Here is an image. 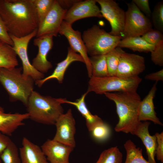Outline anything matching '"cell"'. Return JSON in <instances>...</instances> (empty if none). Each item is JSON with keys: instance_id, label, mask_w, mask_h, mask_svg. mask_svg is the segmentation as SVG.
Listing matches in <instances>:
<instances>
[{"instance_id": "cell-34", "label": "cell", "mask_w": 163, "mask_h": 163, "mask_svg": "<svg viewBox=\"0 0 163 163\" xmlns=\"http://www.w3.org/2000/svg\"><path fill=\"white\" fill-rule=\"evenodd\" d=\"M151 53V59L156 65L163 66V42L155 46Z\"/></svg>"}, {"instance_id": "cell-40", "label": "cell", "mask_w": 163, "mask_h": 163, "mask_svg": "<svg viewBox=\"0 0 163 163\" xmlns=\"http://www.w3.org/2000/svg\"><path fill=\"white\" fill-rule=\"evenodd\" d=\"M59 4L62 8L65 6V7H71L75 3L78 2V0H57Z\"/></svg>"}, {"instance_id": "cell-42", "label": "cell", "mask_w": 163, "mask_h": 163, "mask_svg": "<svg viewBox=\"0 0 163 163\" xmlns=\"http://www.w3.org/2000/svg\"><path fill=\"white\" fill-rule=\"evenodd\" d=\"M1 42V41L0 40V42Z\"/></svg>"}, {"instance_id": "cell-6", "label": "cell", "mask_w": 163, "mask_h": 163, "mask_svg": "<svg viewBox=\"0 0 163 163\" xmlns=\"http://www.w3.org/2000/svg\"><path fill=\"white\" fill-rule=\"evenodd\" d=\"M139 76L130 78L117 76L96 77L92 76L88 82L87 92L93 91L97 94L110 92L136 91L142 81Z\"/></svg>"}, {"instance_id": "cell-10", "label": "cell", "mask_w": 163, "mask_h": 163, "mask_svg": "<svg viewBox=\"0 0 163 163\" xmlns=\"http://www.w3.org/2000/svg\"><path fill=\"white\" fill-rule=\"evenodd\" d=\"M67 10L62 8L57 0H55L49 11L39 25L36 37L46 35L56 37Z\"/></svg>"}, {"instance_id": "cell-35", "label": "cell", "mask_w": 163, "mask_h": 163, "mask_svg": "<svg viewBox=\"0 0 163 163\" xmlns=\"http://www.w3.org/2000/svg\"><path fill=\"white\" fill-rule=\"evenodd\" d=\"M156 138L157 145L155 155L157 159L163 162V133H156L155 134Z\"/></svg>"}, {"instance_id": "cell-28", "label": "cell", "mask_w": 163, "mask_h": 163, "mask_svg": "<svg viewBox=\"0 0 163 163\" xmlns=\"http://www.w3.org/2000/svg\"><path fill=\"white\" fill-rule=\"evenodd\" d=\"M123 155L117 146L104 151L95 163H122Z\"/></svg>"}, {"instance_id": "cell-33", "label": "cell", "mask_w": 163, "mask_h": 163, "mask_svg": "<svg viewBox=\"0 0 163 163\" xmlns=\"http://www.w3.org/2000/svg\"><path fill=\"white\" fill-rule=\"evenodd\" d=\"M162 33L159 30L152 29L141 37L149 43L155 46L163 42Z\"/></svg>"}, {"instance_id": "cell-17", "label": "cell", "mask_w": 163, "mask_h": 163, "mask_svg": "<svg viewBox=\"0 0 163 163\" xmlns=\"http://www.w3.org/2000/svg\"><path fill=\"white\" fill-rule=\"evenodd\" d=\"M28 113H7L4 108L0 106V132L11 136L19 127L24 125V120L29 118Z\"/></svg>"}, {"instance_id": "cell-19", "label": "cell", "mask_w": 163, "mask_h": 163, "mask_svg": "<svg viewBox=\"0 0 163 163\" xmlns=\"http://www.w3.org/2000/svg\"><path fill=\"white\" fill-rule=\"evenodd\" d=\"M157 82L153 85L147 95L141 101L139 107V119L140 121L150 120L155 124L163 125L157 117L153 99L157 90Z\"/></svg>"}, {"instance_id": "cell-15", "label": "cell", "mask_w": 163, "mask_h": 163, "mask_svg": "<svg viewBox=\"0 0 163 163\" xmlns=\"http://www.w3.org/2000/svg\"><path fill=\"white\" fill-rule=\"evenodd\" d=\"M53 37L50 35H45L36 37L34 40V44L38 50L31 64L36 70L43 74L47 72L53 67L51 62L47 60V56L53 46Z\"/></svg>"}, {"instance_id": "cell-9", "label": "cell", "mask_w": 163, "mask_h": 163, "mask_svg": "<svg viewBox=\"0 0 163 163\" xmlns=\"http://www.w3.org/2000/svg\"><path fill=\"white\" fill-rule=\"evenodd\" d=\"M101 7L103 17L110 24L111 30L109 33L116 36L122 35L124 28L125 11L113 0H96Z\"/></svg>"}, {"instance_id": "cell-38", "label": "cell", "mask_w": 163, "mask_h": 163, "mask_svg": "<svg viewBox=\"0 0 163 163\" xmlns=\"http://www.w3.org/2000/svg\"><path fill=\"white\" fill-rule=\"evenodd\" d=\"M12 141L8 136L0 132V156Z\"/></svg>"}, {"instance_id": "cell-11", "label": "cell", "mask_w": 163, "mask_h": 163, "mask_svg": "<svg viewBox=\"0 0 163 163\" xmlns=\"http://www.w3.org/2000/svg\"><path fill=\"white\" fill-rule=\"evenodd\" d=\"M145 68V59L143 56L125 52L120 56L115 76L124 78L136 77Z\"/></svg>"}, {"instance_id": "cell-36", "label": "cell", "mask_w": 163, "mask_h": 163, "mask_svg": "<svg viewBox=\"0 0 163 163\" xmlns=\"http://www.w3.org/2000/svg\"><path fill=\"white\" fill-rule=\"evenodd\" d=\"M139 9L147 17L151 16L152 12L148 0H133L132 1Z\"/></svg>"}, {"instance_id": "cell-30", "label": "cell", "mask_w": 163, "mask_h": 163, "mask_svg": "<svg viewBox=\"0 0 163 163\" xmlns=\"http://www.w3.org/2000/svg\"><path fill=\"white\" fill-rule=\"evenodd\" d=\"M54 1L55 0H32L36 8L39 25L49 11Z\"/></svg>"}, {"instance_id": "cell-31", "label": "cell", "mask_w": 163, "mask_h": 163, "mask_svg": "<svg viewBox=\"0 0 163 163\" xmlns=\"http://www.w3.org/2000/svg\"><path fill=\"white\" fill-rule=\"evenodd\" d=\"M90 132L93 138L99 142L107 140L111 133L109 126L104 122L95 126Z\"/></svg>"}, {"instance_id": "cell-5", "label": "cell", "mask_w": 163, "mask_h": 163, "mask_svg": "<svg viewBox=\"0 0 163 163\" xmlns=\"http://www.w3.org/2000/svg\"><path fill=\"white\" fill-rule=\"evenodd\" d=\"M82 38L91 56L106 54L117 47L122 39L121 36L112 35L96 25L85 30Z\"/></svg>"}, {"instance_id": "cell-18", "label": "cell", "mask_w": 163, "mask_h": 163, "mask_svg": "<svg viewBox=\"0 0 163 163\" xmlns=\"http://www.w3.org/2000/svg\"><path fill=\"white\" fill-rule=\"evenodd\" d=\"M19 153L21 163H48L41 148L26 137L22 139Z\"/></svg>"}, {"instance_id": "cell-41", "label": "cell", "mask_w": 163, "mask_h": 163, "mask_svg": "<svg viewBox=\"0 0 163 163\" xmlns=\"http://www.w3.org/2000/svg\"><path fill=\"white\" fill-rule=\"evenodd\" d=\"M0 163H2V161L0 159Z\"/></svg>"}, {"instance_id": "cell-7", "label": "cell", "mask_w": 163, "mask_h": 163, "mask_svg": "<svg viewBox=\"0 0 163 163\" xmlns=\"http://www.w3.org/2000/svg\"><path fill=\"white\" fill-rule=\"evenodd\" d=\"M126 3L127 9L125 11V24L122 39L142 36L152 29L149 19L133 2Z\"/></svg>"}, {"instance_id": "cell-29", "label": "cell", "mask_w": 163, "mask_h": 163, "mask_svg": "<svg viewBox=\"0 0 163 163\" xmlns=\"http://www.w3.org/2000/svg\"><path fill=\"white\" fill-rule=\"evenodd\" d=\"M0 158L4 163H21L18 147L12 141L4 150Z\"/></svg>"}, {"instance_id": "cell-25", "label": "cell", "mask_w": 163, "mask_h": 163, "mask_svg": "<svg viewBox=\"0 0 163 163\" xmlns=\"http://www.w3.org/2000/svg\"><path fill=\"white\" fill-rule=\"evenodd\" d=\"M124 146L126 154L124 163H150L143 157L142 149L137 147L131 140H127Z\"/></svg>"}, {"instance_id": "cell-27", "label": "cell", "mask_w": 163, "mask_h": 163, "mask_svg": "<svg viewBox=\"0 0 163 163\" xmlns=\"http://www.w3.org/2000/svg\"><path fill=\"white\" fill-rule=\"evenodd\" d=\"M125 52L122 48L117 46L106 54L108 76L116 75L120 58Z\"/></svg>"}, {"instance_id": "cell-20", "label": "cell", "mask_w": 163, "mask_h": 163, "mask_svg": "<svg viewBox=\"0 0 163 163\" xmlns=\"http://www.w3.org/2000/svg\"><path fill=\"white\" fill-rule=\"evenodd\" d=\"M75 61H80L84 63L82 57L69 47L66 57L64 60L57 64L52 73L43 79L35 81L36 84L38 87H40L46 81L52 79H56L59 83H62L67 68L72 62Z\"/></svg>"}, {"instance_id": "cell-12", "label": "cell", "mask_w": 163, "mask_h": 163, "mask_svg": "<svg viewBox=\"0 0 163 163\" xmlns=\"http://www.w3.org/2000/svg\"><path fill=\"white\" fill-rule=\"evenodd\" d=\"M59 33L66 37L70 45V48L75 52L78 53L82 57L87 68L88 76L90 78L92 76V66L81 33L74 30L72 25L63 21Z\"/></svg>"}, {"instance_id": "cell-26", "label": "cell", "mask_w": 163, "mask_h": 163, "mask_svg": "<svg viewBox=\"0 0 163 163\" xmlns=\"http://www.w3.org/2000/svg\"><path fill=\"white\" fill-rule=\"evenodd\" d=\"M92 66V76L98 78L108 76L106 54L89 57Z\"/></svg>"}, {"instance_id": "cell-2", "label": "cell", "mask_w": 163, "mask_h": 163, "mask_svg": "<svg viewBox=\"0 0 163 163\" xmlns=\"http://www.w3.org/2000/svg\"><path fill=\"white\" fill-rule=\"evenodd\" d=\"M113 101L116 108L119 121L114 129L117 132L131 134L140 123L139 110L141 97L136 91L104 93Z\"/></svg>"}, {"instance_id": "cell-4", "label": "cell", "mask_w": 163, "mask_h": 163, "mask_svg": "<svg viewBox=\"0 0 163 163\" xmlns=\"http://www.w3.org/2000/svg\"><path fill=\"white\" fill-rule=\"evenodd\" d=\"M59 98L41 95L33 91L27 106L29 118L44 124L55 125L59 117L64 113Z\"/></svg>"}, {"instance_id": "cell-37", "label": "cell", "mask_w": 163, "mask_h": 163, "mask_svg": "<svg viewBox=\"0 0 163 163\" xmlns=\"http://www.w3.org/2000/svg\"><path fill=\"white\" fill-rule=\"evenodd\" d=\"M0 40L13 46V43L0 16Z\"/></svg>"}, {"instance_id": "cell-22", "label": "cell", "mask_w": 163, "mask_h": 163, "mask_svg": "<svg viewBox=\"0 0 163 163\" xmlns=\"http://www.w3.org/2000/svg\"><path fill=\"white\" fill-rule=\"evenodd\" d=\"M88 93L83 94L79 99L75 101L67 100L66 98H59L61 103H67L75 106L82 116L85 118L87 128L89 131L98 124L103 121L102 119L96 115H93L88 109L86 104L85 99Z\"/></svg>"}, {"instance_id": "cell-23", "label": "cell", "mask_w": 163, "mask_h": 163, "mask_svg": "<svg viewBox=\"0 0 163 163\" xmlns=\"http://www.w3.org/2000/svg\"><path fill=\"white\" fill-rule=\"evenodd\" d=\"M121 48L129 49L133 51L151 53L155 46L145 40L141 36L133 37L122 39L117 46Z\"/></svg>"}, {"instance_id": "cell-13", "label": "cell", "mask_w": 163, "mask_h": 163, "mask_svg": "<svg viewBox=\"0 0 163 163\" xmlns=\"http://www.w3.org/2000/svg\"><path fill=\"white\" fill-rule=\"evenodd\" d=\"M55 125L56 132L53 139L74 148L75 122L71 109H69L66 113L61 115Z\"/></svg>"}, {"instance_id": "cell-1", "label": "cell", "mask_w": 163, "mask_h": 163, "mask_svg": "<svg viewBox=\"0 0 163 163\" xmlns=\"http://www.w3.org/2000/svg\"><path fill=\"white\" fill-rule=\"evenodd\" d=\"M0 16L9 34L17 37L27 35L39 26L32 0H0Z\"/></svg>"}, {"instance_id": "cell-16", "label": "cell", "mask_w": 163, "mask_h": 163, "mask_svg": "<svg viewBox=\"0 0 163 163\" xmlns=\"http://www.w3.org/2000/svg\"><path fill=\"white\" fill-rule=\"evenodd\" d=\"M50 163H70L69 157L74 148L52 139H48L41 147Z\"/></svg>"}, {"instance_id": "cell-32", "label": "cell", "mask_w": 163, "mask_h": 163, "mask_svg": "<svg viewBox=\"0 0 163 163\" xmlns=\"http://www.w3.org/2000/svg\"><path fill=\"white\" fill-rule=\"evenodd\" d=\"M152 18L155 29L163 33V2H158L152 13Z\"/></svg>"}, {"instance_id": "cell-14", "label": "cell", "mask_w": 163, "mask_h": 163, "mask_svg": "<svg viewBox=\"0 0 163 163\" xmlns=\"http://www.w3.org/2000/svg\"><path fill=\"white\" fill-rule=\"evenodd\" d=\"M96 0L78 1L66 13L64 20L71 25L78 20L91 17L102 18L100 9L96 5Z\"/></svg>"}, {"instance_id": "cell-39", "label": "cell", "mask_w": 163, "mask_h": 163, "mask_svg": "<svg viewBox=\"0 0 163 163\" xmlns=\"http://www.w3.org/2000/svg\"><path fill=\"white\" fill-rule=\"evenodd\" d=\"M145 79L155 81L156 82L163 81V69L155 72L146 75L145 77Z\"/></svg>"}, {"instance_id": "cell-8", "label": "cell", "mask_w": 163, "mask_h": 163, "mask_svg": "<svg viewBox=\"0 0 163 163\" xmlns=\"http://www.w3.org/2000/svg\"><path fill=\"white\" fill-rule=\"evenodd\" d=\"M37 29L21 37H17L9 34L13 43V48L22 62L23 74L25 76H30L35 81L43 79L44 77L43 73L36 70L32 66L28 55V44L31 40L36 36Z\"/></svg>"}, {"instance_id": "cell-24", "label": "cell", "mask_w": 163, "mask_h": 163, "mask_svg": "<svg viewBox=\"0 0 163 163\" xmlns=\"http://www.w3.org/2000/svg\"><path fill=\"white\" fill-rule=\"evenodd\" d=\"M18 65L17 55L13 47L0 42V68H12Z\"/></svg>"}, {"instance_id": "cell-21", "label": "cell", "mask_w": 163, "mask_h": 163, "mask_svg": "<svg viewBox=\"0 0 163 163\" xmlns=\"http://www.w3.org/2000/svg\"><path fill=\"white\" fill-rule=\"evenodd\" d=\"M150 123L147 121L141 122L131 134L139 137L145 146L150 163H156L155 156L157 142L156 138L154 135H151L149 131Z\"/></svg>"}, {"instance_id": "cell-3", "label": "cell", "mask_w": 163, "mask_h": 163, "mask_svg": "<svg viewBox=\"0 0 163 163\" xmlns=\"http://www.w3.org/2000/svg\"><path fill=\"white\" fill-rule=\"evenodd\" d=\"M34 80L22 74V67L0 68V83L8 93L11 101H21L27 107L34 91Z\"/></svg>"}]
</instances>
